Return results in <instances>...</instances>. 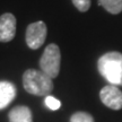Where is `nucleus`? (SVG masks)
<instances>
[{"label":"nucleus","mask_w":122,"mask_h":122,"mask_svg":"<svg viewBox=\"0 0 122 122\" xmlns=\"http://www.w3.org/2000/svg\"><path fill=\"white\" fill-rule=\"evenodd\" d=\"M97 69L111 85L122 86V53L111 51L97 61Z\"/></svg>","instance_id":"1"},{"label":"nucleus","mask_w":122,"mask_h":122,"mask_svg":"<svg viewBox=\"0 0 122 122\" xmlns=\"http://www.w3.org/2000/svg\"><path fill=\"white\" fill-rule=\"evenodd\" d=\"M23 85L27 93L36 96H48L53 91V81L41 70L27 69L23 75Z\"/></svg>","instance_id":"2"},{"label":"nucleus","mask_w":122,"mask_h":122,"mask_svg":"<svg viewBox=\"0 0 122 122\" xmlns=\"http://www.w3.org/2000/svg\"><path fill=\"white\" fill-rule=\"evenodd\" d=\"M61 65V53L60 49L57 44L51 43L45 48L43 54L40 58V68L41 71L48 75L50 78H56L59 71H60Z\"/></svg>","instance_id":"3"},{"label":"nucleus","mask_w":122,"mask_h":122,"mask_svg":"<svg viewBox=\"0 0 122 122\" xmlns=\"http://www.w3.org/2000/svg\"><path fill=\"white\" fill-rule=\"evenodd\" d=\"M46 34H48V28L44 22L39 20L30 24L26 28V35H25V40L28 48L32 50L41 48L45 42Z\"/></svg>","instance_id":"4"},{"label":"nucleus","mask_w":122,"mask_h":122,"mask_svg":"<svg viewBox=\"0 0 122 122\" xmlns=\"http://www.w3.org/2000/svg\"><path fill=\"white\" fill-rule=\"evenodd\" d=\"M100 97L102 103L112 110L122 109V92L114 85H106L101 89Z\"/></svg>","instance_id":"5"},{"label":"nucleus","mask_w":122,"mask_h":122,"mask_svg":"<svg viewBox=\"0 0 122 122\" xmlns=\"http://www.w3.org/2000/svg\"><path fill=\"white\" fill-rule=\"evenodd\" d=\"M16 34V17L11 13H5L0 16V42L7 43Z\"/></svg>","instance_id":"6"},{"label":"nucleus","mask_w":122,"mask_h":122,"mask_svg":"<svg viewBox=\"0 0 122 122\" xmlns=\"http://www.w3.org/2000/svg\"><path fill=\"white\" fill-rule=\"evenodd\" d=\"M16 87L10 81H0V110L7 107L16 97Z\"/></svg>","instance_id":"7"},{"label":"nucleus","mask_w":122,"mask_h":122,"mask_svg":"<svg viewBox=\"0 0 122 122\" xmlns=\"http://www.w3.org/2000/svg\"><path fill=\"white\" fill-rule=\"evenodd\" d=\"M9 122H33L32 112L27 106H16L8 114Z\"/></svg>","instance_id":"8"},{"label":"nucleus","mask_w":122,"mask_h":122,"mask_svg":"<svg viewBox=\"0 0 122 122\" xmlns=\"http://www.w3.org/2000/svg\"><path fill=\"white\" fill-rule=\"evenodd\" d=\"M98 2L110 14L118 15L122 11V0H98Z\"/></svg>","instance_id":"9"},{"label":"nucleus","mask_w":122,"mask_h":122,"mask_svg":"<svg viewBox=\"0 0 122 122\" xmlns=\"http://www.w3.org/2000/svg\"><path fill=\"white\" fill-rule=\"evenodd\" d=\"M70 122H94V119L89 113L86 112H76L71 115Z\"/></svg>","instance_id":"10"},{"label":"nucleus","mask_w":122,"mask_h":122,"mask_svg":"<svg viewBox=\"0 0 122 122\" xmlns=\"http://www.w3.org/2000/svg\"><path fill=\"white\" fill-rule=\"evenodd\" d=\"M44 103L46 105V107L52 111H56V110H59L61 107V102L59 100H57L56 97H53L51 95H48L44 100Z\"/></svg>","instance_id":"11"},{"label":"nucleus","mask_w":122,"mask_h":122,"mask_svg":"<svg viewBox=\"0 0 122 122\" xmlns=\"http://www.w3.org/2000/svg\"><path fill=\"white\" fill-rule=\"evenodd\" d=\"M76 8L81 13H86L91 8V0H71Z\"/></svg>","instance_id":"12"}]
</instances>
